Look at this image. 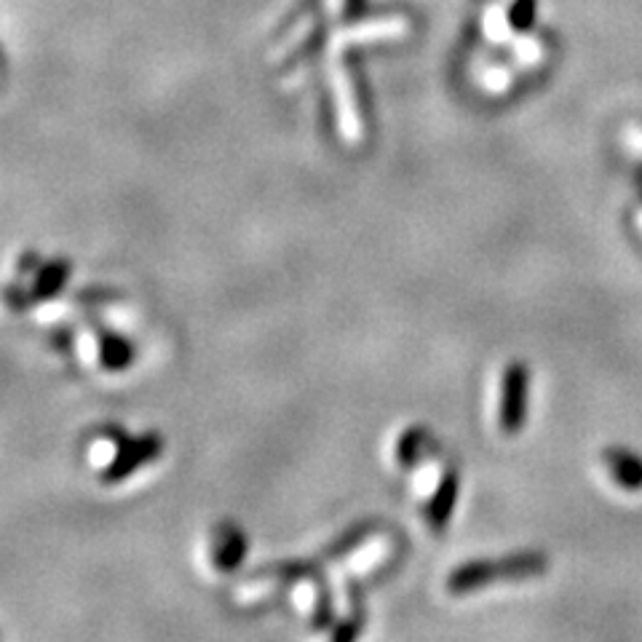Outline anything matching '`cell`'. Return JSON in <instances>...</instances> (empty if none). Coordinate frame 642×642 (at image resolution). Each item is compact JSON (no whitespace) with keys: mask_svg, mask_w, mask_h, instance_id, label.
<instances>
[{"mask_svg":"<svg viewBox=\"0 0 642 642\" xmlns=\"http://www.w3.org/2000/svg\"><path fill=\"white\" fill-rule=\"evenodd\" d=\"M531 13H533V0H519L517 9H514V13H512V19H514L512 25L525 27L527 19H531Z\"/></svg>","mask_w":642,"mask_h":642,"instance_id":"5","label":"cell"},{"mask_svg":"<svg viewBox=\"0 0 642 642\" xmlns=\"http://www.w3.org/2000/svg\"><path fill=\"white\" fill-rule=\"evenodd\" d=\"M244 538H241L239 531L233 527H225V531L214 533L212 548H210V560L214 562V571H233L241 560H244Z\"/></svg>","mask_w":642,"mask_h":642,"instance_id":"2","label":"cell"},{"mask_svg":"<svg viewBox=\"0 0 642 642\" xmlns=\"http://www.w3.org/2000/svg\"><path fill=\"white\" fill-rule=\"evenodd\" d=\"M346 3H348V11L357 13V11L361 9V6H364V0H346Z\"/></svg>","mask_w":642,"mask_h":642,"instance_id":"6","label":"cell"},{"mask_svg":"<svg viewBox=\"0 0 642 642\" xmlns=\"http://www.w3.org/2000/svg\"><path fill=\"white\" fill-rule=\"evenodd\" d=\"M605 464L611 468V474L621 485L626 487H640L642 485V460L634 458V455L621 453V450H607L605 453Z\"/></svg>","mask_w":642,"mask_h":642,"instance_id":"3","label":"cell"},{"mask_svg":"<svg viewBox=\"0 0 642 642\" xmlns=\"http://www.w3.org/2000/svg\"><path fill=\"white\" fill-rule=\"evenodd\" d=\"M455 487H458V481H455V477L450 474V477L441 481L439 490L434 493L431 506H428V519H431L437 527L445 525L447 517H450L455 504Z\"/></svg>","mask_w":642,"mask_h":642,"instance_id":"4","label":"cell"},{"mask_svg":"<svg viewBox=\"0 0 642 642\" xmlns=\"http://www.w3.org/2000/svg\"><path fill=\"white\" fill-rule=\"evenodd\" d=\"M525 393H527V370L522 364H512L504 378V397H500V428L506 434L519 431L525 418Z\"/></svg>","mask_w":642,"mask_h":642,"instance_id":"1","label":"cell"}]
</instances>
